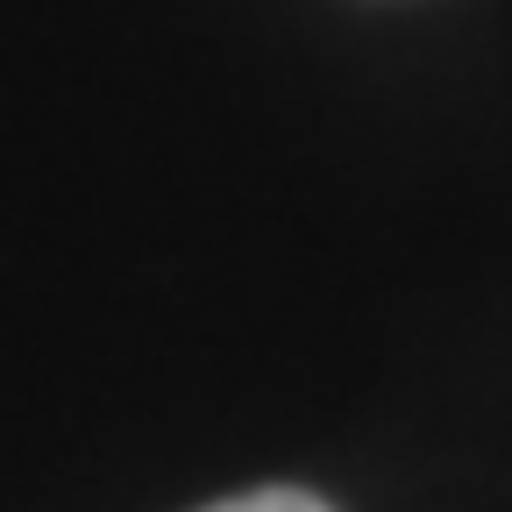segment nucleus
I'll use <instances>...</instances> for the list:
<instances>
[{
    "label": "nucleus",
    "instance_id": "obj_1",
    "mask_svg": "<svg viewBox=\"0 0 512 512\" xmlns=\"http://www.w3.org/2000/svg\"><path fill=\"white\" fill-rule=\"evenodd\" d=\"M207 512H328V505L306 498V491H249V498H221Z\"/></svg>",
    "mask_w": 512,
    "mask_h": 512
}]
</instances>
